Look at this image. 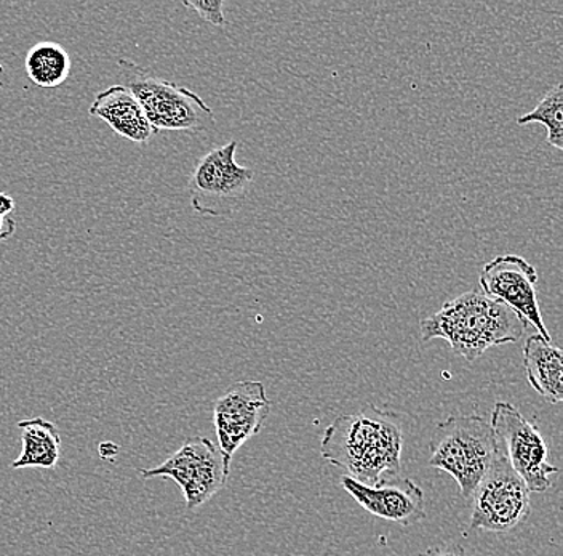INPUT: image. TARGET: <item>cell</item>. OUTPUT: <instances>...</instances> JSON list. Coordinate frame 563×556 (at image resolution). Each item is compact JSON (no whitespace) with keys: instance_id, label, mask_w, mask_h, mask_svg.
Segmentation results:
<instances>
[{"instance_id":"6da1fadb","label":"cell","mask_w":563,"mask_h":556,"mask_svg":"<svg viewBox=\"0 0 563 556\" xmlns=\"http://www.w3.org/2000/svg\"><path fill=\"white\" fill-rule=\"evenodd\" d=\"M402 450L400 415L375 404L334 418L320 441V454L327 462L368 486L400 473Z\"/></svg>"},{"instance_id":"7a4b0ae2","label":"cell","mask_w":563,"mask_h":556,"mask_svg":"<svg viewBox=\"0 0 563 556\" xmlns=\"http://www.w3.org/2000/svg\"><path fill=\"white\" fill-rule=\"evenodd\" d=\"M527 324L509 306L492 301L482 291H470L421 321L424 341H449L456 355L475 361L492 347L516 344Z\"/></svg>"},{"instance_id":"3957f363","label":"cell","mask_w":563,"mask_h":556,"mask_svg":"<svg viewBox=\"0 0 563 556\" xmlns=\"http://www.w3.org/2000/svg\"><path fill=\"white\" fill-rule=\"evenodd\" d=\"M429 450V466L455 478L461 498L471 501L499 445L490 422L481 415H450L435 427Z\"/></svg>"},{"instance_id":"277c9868","label":"cell","mask_w":563,"mask_h":556,"mask_svg":"<svg viewBox=\"0 0 563 556\" xmlns=\"http://www.w3.org/2000/svg\"><path fill=\"white\" fill-rule=\"evenodd\" d=\"M118 68L122 86L135 95L157 132H206L214 126L213 109L196 91L153 76L129 58H119Z\"/></svg>"},{"instance_id":"5b68a950","label":"cell","mask_w":563,"mask_h":556,"mask_svg":"<svg viewBox=\"0 0 563 556\" xmlns=\"http://www.w3.org/2000/svg\"><path fill=\"white\" fill-rule=\"evenodd\" d=\"M238 146L231 140L197 162L189 178L194 212L202 217H229L244 204L255 172L238 164Z\"/></svg>"},{"instance_id":"8992f818","label":"cell","mask_w":563,"mask_h":556,"mask_svg":"<svg viewBox=\"0 0 563 556\" xmlns=\"http://www.w3.org/2000/svg\"><path fill=\"white\" fill-rule=\"evenodd\" d=\"M231 462L209 438L186 439L181 448L154 468H141L143 478H168L179 486L189 512L210 501L228 483Z\"/></svg>"},{"instance_id":"52a82bcc","label":"cell","mask_w":563,"mask_h":556,"mask_svg":"<svg viewBox=\"0 0 563 556\" xmlns=\"http://www.w3.org/2000/svg\"><path fill=\"white\" fill-rule=\"evenodd\" d=\"M471 503L473 530L510 533L530 516V491L509 466L501 449L475 489Z\"/></svg>"},{"instance_id":"ba28073f","label":"cell","mask_w":563,"mask_h":556,"mask_svg":"<svg viewBox=\"0 0 563 556\" xmlns=\"http://www.w3.org/2000/svg\"><path fill=\"white\" fill-rule=\"evenodd\" d=\"M490 425L499 449L512 470L522 478L528 491L544 492L551 488L552 475L559 468L548 462L543 435L508 401H498L492 411Z\"/></svg>"},{"instance_id":"9c48e42d","label":"cell","mask_w":563,"mask_h":556,"mask_svg":"<svg viewBox=\"0 0 563 556\" xmlns=\"http://www.w3.org/2000/svg\"><path fill=\"white\" fill-rule=\"evenodd\" d=\"M482 292L492 301L509 306L523 323L531 324L538 336L552 341L538 304V271L520 255H498L481 271Z\"/></svg>"},{"instance_id":"30bf717a","label":"cell","mask_w":563,"mask_h":556,"mask_svg":"<svg viewBox=\"0 0 563 556\" xmlns=\"http://www.w3.org/2000/svg\"><path fill=\"white\" fill-rule=\"evenodd\" d=\"M269 413L266 389L256 380L234 383L223 396L218 397L213 410L214 432L218 448L229 462L250 438L262 432Z\"/></svg>"},{"instance_id":"8fae6325","label":"cell","mask_w":563,"mask_h":556,"mask_svg":"<svg viewBox=\"0 0 563 556\" xmlns=\"http://www.w3.org/2000/svg\"><path fill=\"white\" fill-rule=\"evenodd\" d=\"M341 486L355 499V502L378 519L411 526L426 519L424 492L415 481L387 477L376 484H362L344 475Z\"/></svg>"},{"instance_id":"7c38bea8","label":"cell","mask_w":563,"mask_h":556,"mask_svg":"<svg viewBox=\"0 0 563 556\" xmlns=\"http://www.w3.org/2000/svg\"><path fill=\"white\" fill-rule=\"evenodd\" d=\"M88 115L104 121L111 127L112 132L129 142L150 143L158 133L147 121L146 112L141 108L135 95L122 84H115L97 94Z\"/></svg>"},{"instance_id":"4fadbf2b","label":"cell","mask_w":563,"mask_h":556,"mask_svg":"<svg viewBox=\"0 0 563 556\" xmlns=\"http://www.w3.org/2000/svg\"><path fill=\"white\" fill-rule=\"evenodd\" d=\"M523 368L531 389L551 404L563 401L562 350L533 334L523 347Z\"/></svg>"},{"instance_id":"5bb4252c","label":"cell","mask_w":563,"mask_h":556,"mask_svg":"<svg viewBox=\"0 0 563 556\" xmlns=\"http://www.w3.org/2000/svg\"><path fill=\"white\" fill-rule=\"evenodd\" d=\"M21 436L20 457L12 462L13 470L20 468H55L62 457V436L53 422L42 417L18 422Z\"/></svg>"},{"instance_id":"9a60e30c","label":"cell","mask_w":563,"mask_h":556,"mask_svg":"<svg viewBox=\"0 0 563 556\" xmlns=\"http://www.w3.org/2000/svg\"><path fill=\"white\" fill-rule=\"evenodd\" d=\"M24 68L34 86L56 89L68 80L73 63L63 45L44 41L30 48L24 58Z\"/></svg>"},{"instance_id":"2e32d148","label":"cell","mask_w":563,"mask_h":556,"mask_svg":"<svg viewBox=\"0 0 563 556\" xmlns=\"http://www.w3.org/2000/svg\"><path fill=\"white\" fill-rule=\"evenodd\" d=\"M517 124H541L548 130V144L555 150H563V87L555 84L545 91L543 100L537 108L517 119Z\"/></svg>"},{"instance_id":"e0dca14e","label":"cell","mask_w":563,"mask_h":556,"mask_svg":"<svg viewBox=\"0 0 563 556\" xmlns=\"http://www.w3.org/2000/svg\"><path fill=\"white\" fill-rule=\"evenodd\" d=\"M183 6L194 10L200 19L213 26L223 28L228 24L223 0H185Z\"/></svg>"},{"instance_id":"ac0fdd59","label":"cell","mask_w":563,"mask_h":556,"mask_svg":"<svg viewBox=\"0 0 563 556\" xmlns=\"http://www.w3.org/2000/svg\"><path fill=\"white\" fill-rule=\"evenodd\" d=\"M15 199L9 193H0V241L12 238L16 231V221L12 218Z\"/></svg>"},{"instance_id":"d6986e66","label":"cell","mask_w":563,"mask_h":556,"mask_svg":"<svg viewBox=\"0 0 563 556\" xmlns=\"http://www.w3.org/2000/svg\"><path fill=\"white\" fill-rule=\"evenodd\" d=\"M418 556H473L466 548L461 547L455 542H445V544L434 545V547L426 548Z\"/></svg>"},{"instance_id":"ffe728a7","label":"cell","mask_w":563,"mask_h":556,"mask_svg":"<svg viewBox=\"0 0 563 556\" xmlns=\"http://www.w3.org/2000/svg\"><path fill=\"white\" fill-rule=\"evenodd\" d=\"M7 87V73L5 68H3L2 65H0V91L5 89Z\"/></svg>"}]
</instances>
